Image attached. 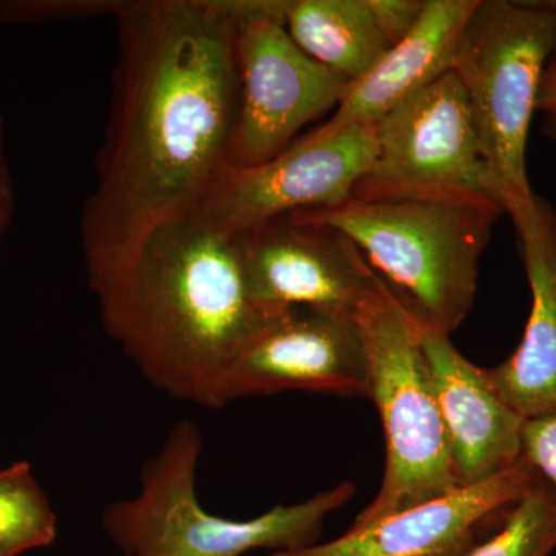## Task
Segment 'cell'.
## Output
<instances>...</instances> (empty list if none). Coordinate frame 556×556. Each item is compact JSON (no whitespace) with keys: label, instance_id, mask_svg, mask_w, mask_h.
<instances>
[{"label":"cell","instance_id":"cell-17","mask_svg":"<svg viewBox=\"0 0 556 556\" xmlns=\"http://www.w3.org/2000/svg\"><path fill=\"white\" fill-rule=\"evenodd\" d=\"M58 517L30 463L0 470V556H21L56 541Z\"/></svg>","mask_w":556,"mask_h":556},{"label":"cell","instance_id":"cell-7","mask_svg":"<svg viewBox=\"0 0 556 556\" xmlns=\"http://www.w3.org/2000/svg\"><path fill=\"white\" fill-rule=\"evenodd\" d=\"M351 199L475 201L503 208L466 91L452 70L380 121L378 152Z\"/></svg>","mask_w":556,"mask_h":556},{"label":"cell","instance_id":"cell-3","mask_svg":"<svg viewBox=\"0 0 556 556\" xmlns=\"http://www.w3.org/2000/svg\"><path fill=\"white\" fill-rule=\"evenodd\" d=\"M295 214L343 233L422 327L452 336L473 308L482 252L506 212L475 201L351 199Z\"/></svg>","mask_w":556,"mask_h":556},{"label":"cell","instance_id":"cell-1","mask_svg":"<svg viewBox=\"0 0 556 556\" xmlns=\"http://www.w3.org/2000/svg\"><path fill=\"white\" fill-rule=\"evenodd\" d=\"M239 10L240 0H123L113 14L112 105L80 218L90 288L153 230L195 214L228 166Z\"/></svg>","mask_w":556,"mask_h":556},{"label":"cell","instance_id":"cell-14","mask_svg":"<svg viewBox=\"0 0 556 556\" xmlns=\"http://www.w3.org/2000/svg\"><path fill=\"white\" fill-rule=\"evenodd\" d=\"M508 215L517 229L532 308L515 353L485 372L515 412L533 419L556 409V208L533 193Z\"/></svg>","mask_w":556,"mask_h":556},{"label":"cell","instance_id":"cell-23","mask_svg":"<svg viewBox=\"0 0 556 556\" xmlns=\"http://www.w3.org/2000/svg\"><path fill=\"white\" fill-rule=\"evenodd\" d=\"M538 110L556 118V61H551L544 73L540 97H538Z\"/></svg>","mask_w":556,"mask_h":556},{"label":"cell","instance_id":"cell-16","mask_svg":"<svg viewBox=\"0 0 556 556\" xmlns=\"http://www.w3.org/2000/svg\"><path fill=\"white\" fill-rule=\"evenodd\" d=\"M283 20L300 49L350 84L394 47L371 0H287Z\"/></svg>","mask_w":556,"mask_h":556},{"label":"cell","instance_id":"cell-21","mask_svg":"<svg viewBox=\"0 0 556 556\" xmlns=\"http://www.w3.org/2000/svg\"><path fill=\"white\" fill-rule=\"evenodd\" d=\"M427 0H371L372 10L393 46L415 28Z\"/></svg>","mask_w":556,"mask_h":556},{"label":"cell","instance_id":"cell-19","mask_svg":"<svg viewBox=\"0 0 556 556\" xmlns=\"http://www.w3.org/2000/svg\"><path fill=\"white\" fill-rule=\"evenodd\" d=\"M115 0H0V24L43 25L115 14Z\"/></svg>","mask_w":556,"mask_h":556},{"label":"cell","instance_id":"cell-15","mask_svg":"<svg viewBox=\"0 0 556 556\" xmlns=\"http://www.w3.org/2000/svg\"><path fill=\"white\" fill-rule=\"evenodd\" d=\"M479 0H427L415 28L367 75L350 84L331 118L313 130L329 137L351 126H379L402 102L452 70L457 43Z\"/></svg>","mask_w":556,"mask_h":556},{"label":"cell","instance_id":"cell-13","mask_svg":"<svg viewBox=\"0 0 556 556\" xmlns=\"http://www.w3.org/2000/svg\"><path fill=\"white\" fill-rule=\"evenodd\" d=\"M420 339L457 484H481L517 466L527 419L497 394L485 368L471 364L453 346L450 336L420 325Z\"/></svg>","mask_w":556,"mask_h":556},{"label":"cell","instance_id":"cell-18","mask_svg":"<svg viewBox=\"0 0 556 556\" xmlns=\"http://www.w3.org/2000/svg\"><path fill=\"white\" fill-rule=\"evenodd\" d=\"M556 551V490L540 477L500 526L464 556H551Z\"/></svg>","mask_w":556,"mask_h":556},{"label":"cell","instance_id":"cell-2","mask_svg":"<svg viewBox=\"0 0 556 556\" xmlns=\"http://www.w3.org/2000/svg\"><path fill=\"white\" fill-rule=\"evenodd\" d=\"M102 327L142 378L197 407L228 405L233 365L273 316L249 289L240 233L166 223L97 287Z\"/></svg>","mask_w":556,"mask_h":556},{"label":"cell","instance_id":"cell-22","mask_svg":"<svg viewBox=\"0 0 556 556\" xmlns=\"http://www.w3.org/2000/svg\"><path fill=\"white\" fill-rule=\"evenodd\" d=\"M16 215V190L5 149V119L0 115V241L9 232Z\"/></svg>","mask_w":556,"mask_h":556},{"label":"cell","instance_id":"cell-9","mask_svg":"<svg viewBox=\"0 0 556 556\" xmlns=\"http://www.w3.org/2000/svg\"><path fill=\"white\" fill-rule=\"evenodd\" d=\"M378 152V126H351L329 137L313 131L255 167L226 166L195 214L230 233L270 219L342 206Z\"/></svg>","mask_w":556,"mask_h":556},{"label":"cell","instance_id":"cell-5","mask_svg":"<svg viewBox=\"0 0 556 556\" xmlns=\"http://www.w3.org/2000/svg\"><path fill=\"white\" fill-rule=\"evenodd\" d=\"M368 361V397L386 431L378 495L354 519L371 525L460 489L420 339V324L380 278L356 313Z\"/></svg>","mask_w":556,"mask_h":556},{"label":"cell","instance_id":"cell-6","mask_svg":"<svg viewBox=\"0 0 556 556\" xmlns=\"http://www.w3.org/2000/svg\"><path fill=\"white\" fill-rule=\"evenodd\" d=\"M554 46L555 16L546 0H479L453 58L452 72L466 91L506 214L535 193L527 175V141Z\"/></svg>","mask_w":556,"mask_h":556},{"label":"cell","instance_id":"cell-8","mask_svg":"<svg viewBox=\"0 0 556 556\" xmlns=\"http://www.w3.org/2000/svg\"><path fill=\"white\" fill-rule=\"evenodd\" d=\"M287 0H240L239 112L228 166L276 159L311 121L336 110L350 83L309 58L285 25Z\"/></svg>","mask_w":556,"mask_h":556},{"label":"cell","instance_id":"cell-24","mask_svg":"<svg viewBox=\"0 0 556 556\" xmlns=\"http://www.w3.org/2000/svg\"><path fill=\"white\" fill-rule=\"evenodd\" d=\"M543 134L556 139V118L547 116L546 123L543 124Z\"/></svg>","mask_w":556,"mask_h":556},{"label":"cell","instance_id":"cell-20","mask_svg":"<svg viewBox=\"0 0 556 556\" xmlns=\"http://www.w3.org/2000/svg\"><path fill=\"white\" fill-rule=\"evenodd\" d=\"M522 457L536 477L556 490V409L526 420Z\"/></svg>","mask_w":556,"mask_h":556},{"label":"cell","instance_id":"cell-11","mask_svg":"<svg viewBox=\"0 0 556 556\" xmlns=\"http://www.w3.org/2000/svg\"><path fill=\"white\" fill-rule=\"evenodd\" d=\"M367 353L356 316L295 306L269 318L233 365L229 402L309 391L368 397Z\"/></svg>","mask_w":556,"mask_h":556},{"label":"cell","instance_id":"cell-26","mask_svg":"<svg viewBox=\"0 0 556 556\" xmlns=\"http://www.w3.org/2000/svg\"><path fill=\"white\" fill-rule=\"evenodd\" d=\"M0 244H2V241H0Z\"/></svg>","mask_w":556,"mask_h":556},{"label":"cell","instance_id":"cell-12","mask_svg":"<svg viewBox=\"0 0 556 556\" xmlns=\"http://www.w3.org/2000/svg\"><path fill=\"white\" fill-rule=\"evenodd\" d=\"M536 473L525 457L492 479L409 507L327 543L268 556H464L500 526Z\"/></svg>","mask_w":556,"mask_h":556},{"label":"cell","instance_id":"cell-4","mask_svg":"<svg viewBox=\"0 0 556 556\" xmlns=\"http://www.w3.org/2000/svg\"><path fill=\"white\" fill-rule=\"evenodd\" d=\"M203 453L200 428L181 420L141 467L137 495L109 504L102 529L124 556H244L299 551L318 543L329 515L348 504L356 486L343 481L303 503L278 504L237 521L201 504L197 475Z\"/></svg>","mask_w":556,"mask_h":556},{"label":"cell","instance_id":"cell-25","mask_svg":"<svg viewBox=\"0 0 556 556\" xmlns=\"http://www.w3.org/2000/svg\"><path fill=\"white\" fill-rule=\"evenodd\" d=\"M548 9H551L552 13L555 16V46H554V56H552V61H556V0H546Z\"/></svg>","mask_w":556,"mask_h":556},{"label":"cell","instance_id":"cell-10","mask_svg":"<svg viewBox=\"0 0 556 556\" xmlns=\"http://www.w3.org/2000/svg\"><path fill=\"white\" fill-rule=\"evenodd\" d=\"M240 240L249 289L268 316L295 306L356 316L380 281L353 241L299 214L270 219Z\"/></svg>","mask_w":556,"mask_h":556}]
</instances>
